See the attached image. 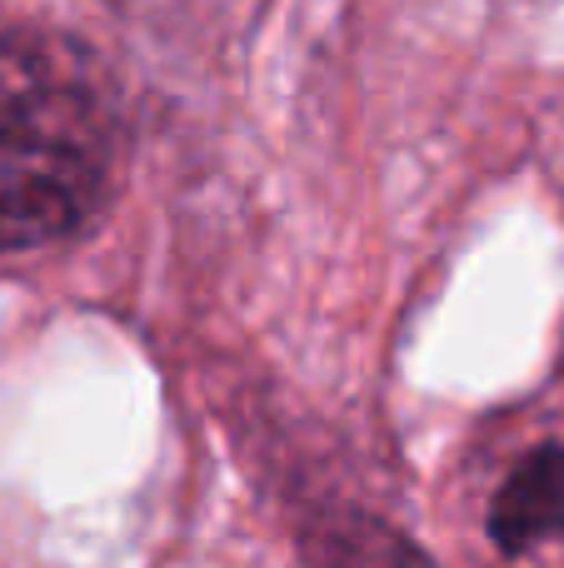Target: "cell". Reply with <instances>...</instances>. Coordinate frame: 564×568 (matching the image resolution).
Wrapping results in <instances>:
<instances>
[{"label": "cell", "mask_w": 564, "mask_h": 568, "mask_svg": "<svg viewBox=\"0 0 564 568\" xmlns=\"http://www.w3.org/2000/svg\"><path fill=\"white\" fill-rule=\"evenodd\" d=\"M310 544H315V559L325 568H425L405 539H395L390 529H380L370 519L320 524L310 534Z\"/></svg>", "instance_id": "cell-3"}, {"label": "cell", "mask_w": 564, "mask_h": 568, "mask_svg": "<svg viewBox=\"0 0 564 568\" xmlns=\"http://www.w3.org/2000/svg\"><path fill=\"white\" fill-rule=\"evenodd\" d=\"M564 534V444H540L510 469L490 504V539L500 554H530Z\"/></svg>", "instance_id": "cell-2"}, {"label": "cell", "mask_w": 564, "mask_h": 568, "mask_svg": "<svg viewBox=\"0 0 564 568\" xmlns=\"http://www.w3.org/2000/svg\"><path fill=\"white\" fill-rule=\"evenodd\" d=\"M110 160L115 120L95 60L50 30L0 36V250L75 235Z\"/></svg>", "instance_id": "cell-1"}]
</instances>
